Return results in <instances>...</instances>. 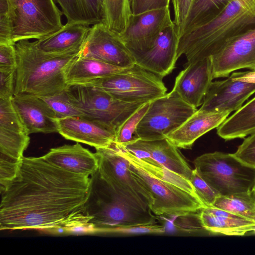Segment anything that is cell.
I'll return each instance as SVG.
<instances>
[{
    "label": "cell",
    "mask_w": 255,
    "mask_h": 255,
    "mask_svg": "<svg viewBox=\"0 0 255 255\" xmlns=\"http://www.w3.org/2000/svg\"><path fill=\"white\" fill-rule=\"evenodd\" d=\"M53 0L60 5L67 23H81L90 25L102 22V0Z\"/></svg>",
    "instance_id": "obj_28"
},
{
    "label": "cell",
    "mask_w": 255,
    "mask_h": 255,
    "mask_svg": "<svg viewBox=\"0 0 255 255\" xmlns=\"http://www.w3.org/2000/svg\"></svg>",
    "instance_id": "obj_41"
},
{
    "label": "cell",
    "mask_w": 255,
    "mask_h": 255,
    "mask_svg": "<svg viewBox=\"0 0 255 255\" xmlns=\"http://www.w3.org/2000/svg\"><path fill=\"white\" fill-rule=\"evenodd\" d=\"M157 162L170 171L190 180L192 169L176 146L165 138L135 142Z\"/></svg>",
    "instance_id": "obj_26"
},
{
    "label": "cell",
    "mask_w": 255,
    "mask_h": 255,
    "mask_svg": "<svg viewBox=\"0 0 255 255\" xmlns=\"http://www.w3.org/2000/svg\"><path fill=\"white\" fill-rule=\"evenodd\" d=\"M42 157L58 168L78 174L92 176L99 168L95 153L83 147L79 142L52 148Z\"/></svg>",
    "instance_id": "obj_21"
},
{
    "label": "cell",
    "mask_w": 255,
    "mask_h": 255,
    "mask_svg": "<svg viewBox=\"0 0 255 255\" xmlns=\"http://www.w3.org/2000/svg\"><path fill=\"white\" fill-rule=\"evenodd\" d=\"M91 27L81 23H67L57 32L33 41L36 47L49 54H63L82 50Z\"/></svg>",
    "instance_id": "obj_24"
},
{
    "label": "cell",
    "mask_w": 255,
    "mask_h": 255,
    "mask_svg": "<svg viewBox=\"0 0 255 255\" xmlns=\"http://www.w3.org/2000/svg\"><path fill=\"white\" fill-rule=\"evenodd\" d=\"M162 79L135 64L124 72L84 85L105 91L125 102L145 103L166 94Z\"/></svg>",
    "instance_id": "obj_7"
},
{
    "label": "cell",
    "mask_w": 255,
    "mask_h": 255,
    "mask_svg": "<svg viewBox=\"0 0 255 255\" xmlns=\"http://www.w3.org/2000/svg\"><path fill=\"white\" fill-rule=\"evenodd\" d=\"M203 229L213 234L244 236L255 233V221L214 207H205L199 212Z\"/></svg>",
    "instance_id": "obj_23"
},
{
    "label": "cell",
    "mask_w": 255,
    "mask_h": 255,
    "mask_svg": "<svg viewBox=\"0 0 255 255\" xmlns=\"http://www.w3.org/2000/svg\"><path fill=\"white\" fill-rule=\"evenodd\" d=\"M14 10L13 40H39L63 26V14L53 0H9Z\"/></svg>",
    "instance_id": "obj_8"
},
{
    "label": "cell",
    "mask_w": 255,
    "mask_h": 255,
    "mask_svg": "<svg viewBox=\"0 0 255 255\" xmlns=\"http://www.w3.org/2000/svg\"><path fill=\"white\" fill-rule=\"evenodd\" d=\"M195 0H171L174 10V20L179 39Z\"/></svg>",
    "instance_id": "obj_36"
},
{
    "label": "cell",
    "mask_w": 255,
    "mask_h": 255,
    "mask_svg": "<svg viewBox=\"0 0 255 255\" xmlns=\"http://www.w3.org/2000/svg\"><path fill=\"white\" fill-rule=\"evenodd\" d=\"M190 180L197 195L205 207H212L219 195L201 177L195 168L192 170Z\"/></svg>",
    "instance_id": "obj_35"
},
{
    "label": "cell",
    "mask_w": 255,
    "mask_h": 255,
    "mask_svg": "<svg viewBox=\"0 0 255 255\" xmlns=\"http://www.w3.org/2000/svg\"><path fill=\"white\" fill-rule=\"evenodd\" d=\"M211 58L213 79L227 77L242 69L255 71V23Z\"/></svg>",
    "instance_id": "obj_15"
},
{
    "label": "cell",
    "mask_w": 255,
    "mask_h": 255,
    "mask_svg": "<svg viewBox=\"0 0 255 255\" xmlns=\"http://www.w3.org/2000/svg\"><path fill=\"white\" fill-rule=\"evenodd\" d=\"M17 53L15 45L0 44V69H16Z\"/></svg>",
    "instance_id": "obj_40"
},
{
    "label": "cell",
    "mask_w": 255,
    "mask_h": 255,
    "mask_svg": "<svg viewBox=\"0 0 255 255\" xmlns=\"http://www.w3.org/2000/svg\"><path fill=\"white\" fill-rule=\"evenodd\" d=\"M114 144L128 161L134 180L148 195L151 202L149 209L154 214L184 217L205 207L198 197L148 171L138 163L133 153L124 146Z\"/></svg>",
    "instance_id": "obj_4"
},
{
    "label": "cell",
    "mask_w": 255,
    "mask_h": 255,
    "mask_svg": "<svg viewBox=\"0 0 255 255\" xmlns=\"http://www.w3.org/2000/svg\"><path fill=\"white\" fill-rule=\"evenodd\" d=\"M14 15L9 0H0V44L15 45L13 40Z\"/></svg>",
    "instance_id": "obj_33"
},
{
    "label": "cell",
    "mask_w": 255,
    "mask_h": 255,
    "mask_svg": "<svg viewBox=\"0 0 255 255\" xmlns=\"http://www.w3.org/2000/svg\"><path fill=\"white\" fill-rule=\"evenodd\" d=\"M171 0H130L133 15L144 12L170 6Z\"/></svg>",
    "instance_id": "obj_39"
},
{
    "label": "cell",
    "mask_w": 255,
    "mask_h": 255,
    "mask_svg": "<svg viewBox=\"0 0 255 255\" xmlns=\"http://www.w3.org/2000/svg\"><path fill=\"white\" fill-rule=\"evenodd\" d=\"M230 1L231 0H195L181 36L193 27L217 15L226 7Z\"/></svg>",
    "instance_id": "obj_31"
},
{
    "label": "cell",
    "mask_w": 255,
    "mask_h": 255,
    "mask_svg": "<svg viewBox=\"0 0 255 255\" xmlns=\"http://www.w3.org/2000/svg\"><path fill=\"white\" fill-rule=\"evenodd\" d=\"M41 98L49 104L58 118L86 116L72 105L65 91L52 96Z\"/></svg>",
    "instance_id": "obj_34"
},
{
    "label": "cell",
    "mask_w": 255,
    "mask_h": 255,
    "mask_svg": "<svg viewBox=\"0 0 255 255\" xmlns=\"http://www.w3.org/2000/svg\"><path fill=\"white\" fill-rule=\"evenodd\" d=\"M91 180L86 208L92 217L90 227L94 231L106 233L117 226L156 223V217L150 210H144L120 196L98 171L91 176Z\"/></svg>",
    "instance_id": "obj_5"
},
{
    "label": "cell",
    "mask_w": 255,
    "mask_h": 255,
    "mask_svg": "<svg viewBox=\"0 0 255 255\" xmlns=\"http://www.w3.org/2000/svg\"><path fill=\"white\" fill-rule=\"evenodd\" d=\"M17 65L14 95L29 94L40 98L65 91V68L82 50L63 54L46 53L37 49L33 41L22 40L15 43Z\"/></svg>",
    "instance_id": "obj_3"
},
{
    "label": "cell",
    "mask_w": 255,
    "mask_h": 255,
    "mask_svg": "<svg viewBox=\"0 0 255 255\" xmlns=\"http://www.w3.org/2000/svg\"><path fill=\"white\" fill-rule=\"evenodd\" d=\"M29 142V133L11 99H0V159L21 163Z\"/></svg>",
    "instance_id": "obj_16"
},
{
    "label": "cell",
    "mask_w": 255,
    "mask_h": 255,
    "mask_svg": "<svg viewBox=\"0 0 255 255\" xmlns=\"http://www.w3.org/2000/svg\"><path fill=\"white\" fill-rule=\"evenodd\" d=\"M233 154L246 164L255 167V131L244 139Z\"/></svg>",
    "instance_id": "obj_37"
},
{
    "label": "cell",
    "mask_w": 255,
    "mask_h": 255,
    "mask_svg": "<svg viewBox=\"0 0 255 255\" xmlns=\"http://www.w3.org/2000/svg\"><path fill=\"white\" fill-rule=\"evenodd\" d=\"M185 66L176 77L172 91L197 108L203 104L213 79L211 58L208 57Z\"/></svg>",
    "instance_id": "obj_19"
},
{
    "label": "cell",
    "mask_w": 255,
    "mask_h": 255,
    "mask_svg": "<svg viewBox=\"0 0 255 255\" xmlns=\"http://www.w3.org/2000/svg\"><path fill=\"white\" fill-rule=\"evenodd\" d=\"M12 104L29 134L58 132L57 117L41 98L29 95H14Z\"/></svg>",
    "instance_id": "obj_20"
},
{
    "label": "cell",
    "mask_w": 255,
    "mask_h": 255,
    "mask_svg": "<svg viewBox=\"0 0 255 255\" xmlns=\"http://www.w3.org/2000/svg\"><path fill=\"white\" fill-rule=\"evenodd\" d=\"M65 92L72 105L86 117L99 120L116 131L130 115L145 104L125 102L105 91L85 85L68 86Z\"/></svg>",
    "instance_id": "obj_9"
},
{
    "label": "cell",
    "mask_w": 255,
    "mask_h": 255,
    "mask_svg": "<svg viewBox=\"0 0 255 255\" xmlns=\"http://www.w3.org/2000/svg\"><path fill=\"white\" fill-rule=\"evenodd\" d=\"M129 68L120 67L79 55L65 68L64 76L68 86L84 85L95 80L124 72Z\"/></svg>",
    "instance_id": "obj_25"
},
{
    "label": "cell",
    "mask_w": 255,
    "mask_h": 255,
    "mask_svg": "<svg viewBox=\"0 0 255 255\" xmlns=\"http://www.w3.org/2000/svg\"><path fill=\"white\" fill-rule=\"evenodd\" d=\"M195 169L219 196H228L255 188V167L233 154L207 153L194 160Z\"/></svg>",
    "instance_id": "obj_6"
},
{
    "label": "cell",
    "mask_w": 255,
    "mask_h": 255,
    "mask_svg": "<svg viewBox=\"0 0 255 255\" xmlns=\"http://www.w3.org/2000/svg\"><path fill=\"white\" fill-rule=\"evenodd\" d=\"M150 102L142 105L118 128L114 142L115 144L125 146L140 139L136 132L137 127L148 109Z\"/></svg>",
    "instance_id": "obj_32"
},
{
    "label": "cell",
    "mask_w": 255,
    "mask_h": 255,
    "mask_svg": "<svg viewBox=\"0 0 255 255\" xmlns=\"http://www.w3.org/2000/svg\"><path fill=\"white\" fill-rule=\"evenodd\" d=\"M91 183L90 176L58 168L42 156L23 157L17 176L0 192V230L90 227L86 205Z\"/></svg>",
    "instance_id": "obj_1"
},
{
    "label": "cell",
    "mask_w": 255,
    "mask_h": 255,
    "mask_svg": "<svg viewBox=\"0 0 255 255\" xmlns=\"http://www.w3.org/2000/svg\"><path fill=\"white\" fill-rule=\"evenodd\" d=\"M96 149L100 177L128 201L144 210H150L151 202L148 195L133 179L128 161L115 145Z\"/></svg>",
    "instance_id": "obj_11"
},
{
    "label": "cell",
    "mask_w": 255,
    "mask_h": 255,
    "mask_svg": "<svg viewBox=\"0 0 255 255\" xmlns=\"http://www.w3.org/2000/svg\"><path fill=\"white\" fill-rule=\"evenodd\" d=\"M58 133L66 139L96 148L113 145L116 130L108 124L86 116L57 118Z\"/></svg>",
    "instance_id": "obj_17"
},
{
    "label": "cell",
    "mask_w": 255,
    "mask_h": 255,
    "mask_svg": "<svg viewBox=\"0 0 255 255\" xmlns=\"http://www.w3.org/2000/svg\"><path fill=\"white\" fill-rule=\"evenodd\" d=\"M217 133L226 140L244 138L255 131V97L242 106L218 128Z\"/></svg>",
    "instance_id": "obj_27"
},
{
    "label": "cell",
    "mask_w": 255,
    "mask_h": 255,
    "mask_svg": "<svg viewBox=\"0 0 255 255\" xmlns=\"http://www.w3.org/2000/svg\"><path fill=\"white\" fill-rule=\"evenodd\" d=\"M16 69H0V99H11L14 95Z\"/></svg>",
    "instance_id": "obj_38"
},
{
    "label": "cell",
    "mask_w": 255,
    "mask_h": 255,
    "mask_svg": "<svg viewBox=\"0 0 255 255\" xmlns=\"http://www.w3.org/2000/svg\"><path fill=\"white\" fill-rule=\"evenodd\" d=\"M255 23V0H231L217 15L180 37L177 58L184 55L188 65L211 57Z\"/></svg>",
    "instance_id": "obj_2"
},
{
    "label": "cell",
    "mask_w": 255,
    "mask_h": 255,
    "mask_svg": "<svg viewBox=\"0 0 255 255\" xmlns=\"http://www.w3.org/2000/svg\"><path fill=\"white\" fill-rule=\"evenodd\" d=\"M174 23L170 6L133 15L120 36L133 56L148 50L160 33Z\"/></svg>",
    "instance_id": "obj_13"
},
{
    "label": "cell",
    "mask_w": 255,
    "mask_h": 255,
    "mask_svg": "<svg viewBox=\"0 0 255 255\" xmlns=\"http://www.w3.org/2000/svg\"><path fill=\"white\" fill-rule=\"evenodd\" d=\"M197 110L171 90L150 102L137 126V134L140 139L143 140L165 138Z\"/></svg>",
    "instance_id": "obj_10"
},
{
    "label": "cell",
    "mask_w": 255,
    "mask_h": 255,
    "mask_svg": "<svg viewBox=\"0 0 255 255\" xmlns=\"http://www.w3.org/2000/svg\"><path fill=\"white\" fill-rule=\"evenodd\" d=\"M102 22L119 34L123 33L133 16L130 0H102Z\"/></svg>",
    "instance_id": "obj_29"
},
{
    "label": "cell",
    "mask_w": 255,
    "mask_h": 255,
    "mask_svg": "<svg viewBox=\"0 0 255 255\" xmlns=\"http://www.w3.org/2000/svg\"><path fill=\"white\" fill-rule=\"evenodd\" d=\"M212 207L255 221V188L249 191L219 196Z\"/></svg>",
    "instance_id": "obj_30"
},
{
    "label": "cell",
    "mask_w": 255,
    "mask_h": 255,
    "mask_svg": "<svg viewBox=\"0 0 255 255\" xmlns=\"http://www.w3.org/2000/svg\"><path fill=\"white\" fill-rule=\"evenodd\" d=\"M179 37L174 23L164 30L147 51L134 56L135 64L161 78L175 68Z\"/></svg>",
    "instance_id": "obj_18"
},
{
    "label": "cell",
    "mask_w": 255,
    "mask_h": 255,
    "mask_svg": "<svg viewBox=\"0 0 255 255\" xmlns=\"http://www.w3.org/2000/svg\"><path fill=\"white\" fill-rule=\"evenodd\" d=\"M80 56L94 58L122 68L135 64V58L119 34L103 23L93 25Z\"/></svg>",
    "instance_id": "obj_14"
},
{
    "label": "cell",
    "mask_w": 255,
    "mask_h": 255,
    "mask_svg": "<svg viewBox=\"0 0 255 255\" xmlns=\"http://www.w3.org/2000/svg\"><path fill=\"white\" fill-rule=\"evenodd\" d=\"M222 81L212 82L200 111L232 112L255 93V71L234 72Z\"/></svg>",
    "instance_id": "obj_12"
},
{
    "label": "cell",
    "mask_w": 255,
    "mask_h": 255,
    "mask_svg": "<svg viewBox=\"0 0 255 255\" xmlns=\"http://www.w3.org/2000/svg\"><path fill=\"white\" fill-rule=\"evenodd\" d=\"M230 113H207L198 110L179 128L167 135L166 138L178 148L191 149L197 139L218 128Z\"/></svg>",
    "instance_id": "obj_22"
}]
</instances>
